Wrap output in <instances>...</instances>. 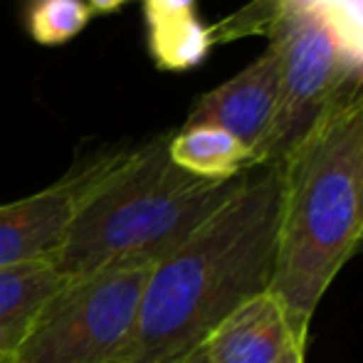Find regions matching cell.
<instances>
[{"label":"cell","mask_w":363,"mask_h":363,"mask_svg":"<svg viewBox=\"0 0 363 363\" xmlns=\"http://www.w3.org/2000/svg\"><path fill=\"white\" fill-rule=\"evenodd\" d=\"M282 168L247 171L240 191L153 267L129 341L111 363H183L242 301L269 289Z\"/></svg>","instance_id":"6da1fadb"},{"label":"cell","mask_w":363,"mask_h":363,"mask_svg":"<svg viewBox=\"0 0 363 363\" xmlns=\"http://www.w3.org/2000/svg\"><path fill=\"white\" fill-rule=\"evenodd\" d=\"M277 252L269 291L294 339H309L321 296L363 242V84L339 79L311 129L279 161Z\"/></svg>","instance_id":"7a4b0ae2"},{"label":"cell","mask_w":363,"mask_h":363,"mask_svg":"<svg viewBox=\"0 0 363 363\" xmlns=\"http://www.w3.org/2000/svg\"><path fill=\"white\" fill-rule=\"evenodd\" d=\"M168 139L114 153L84 193L52 259L65 279L163 262L240 191L247 171L228 181L193 176L171 161Z\"/></svg>","instance_id":"3957f363"},{"label":"cell","mask_w":363,"mask_h":363,"mask_svg":"<svg viewBox=\"0 0 363 363\" xmlns=\"http://www.w3.org/2000/svg\"><path fill=\"white\" fill-rule=\"evenodd\" d=\"M153 267L124 264L65 279L13 361L111 363L134 331Z\"/></svg>","instance_id":"277c9868"},{"label":"cell","mask_w":363,"mask_h":363,"mask_svg":"<svg viewBox=\"0 0 363 363\" xmlns=\"http://www.w3.org/2000/svg\"><path fill=\"white\" fill-rule=\"evenodd\" d=\"M269 45L279 55V99L272 126L255 151V168L282 161L339 86L336 45L319 8H282Z\"/></svg>","instance_id":"5b68a950"},{"label":"cell","mask_w":363,"mask_h":363,"mask_svg":"<svg viewBox=\"0 0 363 363\" xmlns=\"http://www.w3.org/2000/svg\"><path fill=\"white\" fill-rule=\"evenodd\" d=\"M114 153L74 168L45 191L0 206V267L35 259H55L84 193L99 181Z\"/></svg>","instance_id":"8992f818"},{"label":"cell","mask_w":363,"mask_h":363,"mask_svg":"<svg viewBox=\"0 0 363 363\" xmlns=\"http://www.w3.org/2000/svg\"><path fill=\"white\" fill-rule=\"evenodd\" d=\"M279 99V55L269 45L233 79L203 94L188 114L186 126H216L255 151L272 126Z\"/></svg>","instance_id":"52a82bcc"},{"label":"cell","mask_w":363,"mask_h":363,"mask_svg":"<svg viewBox=\"0 0 363 363\" xmlns=\"http://www.w3.org/2000/svg\"><path fill=\"white\" fill-rule=\"evenodd\" d=\"M294 339L287 311L269 289L242 301L203 344L211 363H279Z\"/></svg>","instance_id":"ba28073f"},{"label":"cell","mask_w":363,"mask_h":363,"mask_svg":"<svg viewBox=\"0 0 363 363\" xmlns=\"http://www.w3.org/2000/svg\"><path fill=\"white\" fill-rule=\"evenodd\" d=\"M65 284L52 259L0 267V361L18 354L40 311Z\"/></svg>","instance_id":"9c48e42d"},{"label":"cell","mask_w":363,"mask_h":363,"mask_svg":"<svg viewBox=\"0 0 363 363\" xmlns=\"http://www.w3.org/2000/svg\"><path fill=\"white\" fill-rule=\"evenodd\" d=\"M148 52L166 72H186L208 57L213 30L198 18L196 0H146Z\"/></svg>","instance_id":"30bf717a"},{"label":"cell","mask_w":363,"mask_h":363,"mask_svg":"<svg viewBox=\"0 0 363 363\" xmlns=\"http://www.w3.org/2000/svg\"><path fill=\"white\" fill-rule=\"evenodd\" d=\"M168 156L183 171L213 181H228L255 168L252 151L216 126H183L168 139Z\"/></svg>","instance_id":"8fae6325"},{"label":"cell","mask_w":363,"mask_h":363,"mask_svg":"<svg viewBox=\"0 0 363 363\" xmlns=\"http://www.w3.org/2000/svg\"><path fill=\"white\" fill-rule=\"evenodd\" d=\"M319 10L336 45L339 79L363 84V0H324Z\"/></svg>","instance_id":"7c38bea8"},{"label":"cell","mask_w":363,"mask_h":363,"mask_svg":"<svg viewBox=\"0 0 363 363\" xmlns=\"http://www.w3.org/2000/svg\"><path fill=\"white\" fill-rule=\"evenodd\" d=\"M91 10L86 0H28L25 28L40 45H62L86 28Z\"/></svg>","instance_id":"4fadbf2b"},{"label":"cell","mask_w":363,"mask_h":363,"mask_svg":"<svg viewBox=\"0 0 363 363\" xmlns=\"http://www.w3.org/2000/svg\"><path fill=\"white\" fill-rule=\"evenodd\" d=\"M124 3H126V0H86V5H89L91 13H104V15L119 10Z\"/></svg>","instance_id":"5bb4252c"},{"label":"cell","mask_w":363,"mask_h":363,"mask_svg":"<svg viewBox=\"0 0 363 363\" xmlns=\"http://www.w3.org/2000/svg\"><path fill=\"white\" fill-rule=\"evenodd\" d=\"M304 351H306V344H291L279 363H304Z\"/></svg>","instance_id":"9a60e30c"},{"label":"cell","mask_w":363,"mask_h":363,"mask_svg":"<svg viewBox=\"0 0 363 363\" xmlns=\"http://www.w3.org/2000/svg\"><path fill=\"white\" fill-rule=\"evenodd\" d=\"M183 363H211V361H208V356H206V349H198L196 354H191Z\"/></svg>","instance_id":"2e32d148"},{"label":"cell","mask_w":363,"mask_h":363,"mask_svg":"<svg viewBox=\"0 0 363 363\" xmlns=\"http://www.w3.org/2000/svg\"><path fill=\"white\" fill-rule=\"evenodd\" d=\"M0 363H15L13 359H8V361H0Z\"/></svg>","instance_id":"e0dca14e"}]
</instances>
